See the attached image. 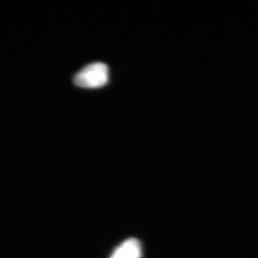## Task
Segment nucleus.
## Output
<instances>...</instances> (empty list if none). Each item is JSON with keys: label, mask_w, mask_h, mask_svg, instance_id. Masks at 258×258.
Masks as SVG:
<instances>
[{"label": "nucleus", "mask_w": 258, "mask_h": 258, "mask_svg": "<svg viewBox=\"0 0 258 258\" xmlns=\"http://www.w3.org/2000/svg\"><path fill=\"white\" fill-rule=\"evenodd\" d=\"M109 81V70L102 62H94L85 66L75 76L74 83L82 88H100Z\"/></svg>", "instance_id": "1"}, {"label": "nucleus", "mask_w": 258, "mask_h": 258, "mask_svg": "<svg viewBox=\"0 0 258 258\" xmlns=\"http://www.w3.org/2000/svg\"><path fill=\"white\" fill-rule=\"evenodd\" d=\"M141 245L136 239H128L116 249L111 258H141Z\"/></svg>", "instance_id": "2"}]
</instances>
